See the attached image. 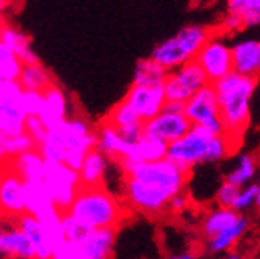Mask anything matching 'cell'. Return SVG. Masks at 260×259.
Wrapping results in <instances>:
<instances>
[{
  "label": "cell",
  "instance_id": "obj_47",
  "mask_svg": "<svg viewBox=\"0 0 260 259\" xmlns=\"http://www.w3.org/2000/svg\"><path fill=\"white\" fill-rule=\"evenodd\" d=\"M2 2H5V0H2Z\"/></svg>",
  "mask_w": 260,
  "mask_h": 259
},
{
  "label": "cell",
  "instance_id": "obj_44",
  "mask_svg": "<svg viewBox=\"0 0 260 259\" xmlns=\"http://www.w3.org/2000/svg\"><path fill=\"white\" fill-rule=\"evenodd\" d=\"M184 102H172V100H167L164 110L167 111H173V113H184Z\"/></svg>",
  "mask_w": 260,
  "mask_h": 259
},
{
  "label": "cell",
  "instance_id": "obj_17",
  "mask_svg": "<svg viewBox=\"0 0 260 259\" xmlns=\"http://www.w3.org/2000/svg\"><path fill=\"white\" fill-rule=\"evenodd\" d=\"M5 167L16 172L24 181H37L43 180L46 172V159L38 148L25 151L16 158L5 161Z\"/></svg>",
  "mask_w": 260,
  "mask_h": 259
},
{
  "label": "cell",
  "instance_id": "obj_32",
  "mask_svg": "<svg viewBox=\"0 0 260 259\" xmlns=\"http://www.w3.org/2000/svg\"><path fill=\"white\" fill-rule=\"evenodd\" d=\"M233 141H238V138L232 137L225 132L216 134L210 141V147H208L206 162H220V161H224L227 156H230V154L233 153V150H235Z\"/></svg>",
  "mask_w": 260,
  "mask_h": 259
},
{
  "label": "cell",
  "instance_id": "obj_41",
  "mask_svg": "<svg viewBox=\"0 0 260 259\" xmlns=\"http://www.w3.org/2000/svg\"><path fill=\"white\" fill-rule=\"evenodd\" d=\"M63 232H65V237H67L69 240H76L78 242L83 237L86 229L78 221H75V219L67 212H63Z\"/></svg>",
  "mask_w": 260,
  "mask_h": 259
},
{
  "label": "cell",
  "instance_id": "obj_16",
  "mask_svg": "<svg viewBox=\"0 0 260 259\" xmlns=\"http://www.w3.org/2000/svg\"><path fill=\"white\" fill-rule=\"evenodd\" d=\"M233 56V70L258 78L260 75V40L251 38V40L238 42L232 46Z\"/></svg>",
  "mask_w": 260,
  "mask_h": 259
},
{
  "label": "cell",
  "instance_id": "obj_36",
  "mask_svg": "<svg viewBox=\"0 0 260 259\" xmlns=\"http://www.w3.org/2000/svg\"><path fill=\"white\" fill-rule=\"evenodd\" d=\"M45 94L43 91H34V89H24L22 94V105L29 116H38L43 108Z\"/></svg>",
  "mask_w": 260,
  "mask_h": 259
},
{
  "label": "cell",
  "instance_id": "obj_23",
  "mask_svg": "<svg viewBox=\"0 0 260 259\" xmlns=\"http://www.w3.org/2000/svg\"><path fill=\"white\" fill-rule=\"evenodd\" d=\"M38 150L43 154L46 162H63L65 154H67V150H69V141H67V134H65L63 121L48 129L46 138L43 143L38 147Z\"/></svg>",
  "mask_w": 260,
  "mask_h": 259
},
{
  "label": "cell",
  "instance_id": "obj_20",
  "mask_svg": "<svg viewBox=\"0 0 260 259\" xmlns=\"http://www.w3.org/2000/svg\"><path fill=\"white\" fill-rule=\"evenodd\" d=\"M15 224L27 234V237L32 240L34 248H35V259H49L53 257V251H51V245L48 242L45 227L42 221L32 213H22L18 218H15Z\"/></svg>",
  "mask_w": 260,
  "mask_h": 259
},
{
  "label": "cell",
  "instance_id": "obj_30",
  "mask_svg": "<svg viewBox=\"0 0 260 259\" xmlns=\"http://www.w3.org/2000/svg\"><path fill=\"white\" fill-rule=\"evenodd\" d=\"M34 148H37V143L27 132L13 137H0V156H2L4 161L16 158L19 154L30 151Z\"/></svg>",
  "mask_w": 260,
  "mask_h": 259
},
{
  "label": "cell",
  "instance_id": "obj_25",
  "mask_svg": "<svg viewBox=\"0 0 260 259\" xmlns=\"http://www.w3.org/2000/svg\"><path fill=\"white\" fill-rule=\"evenodd\" d=\"M0 43L7 45L13 53H16L24 64L38 62V57L30 46V38L16 27H13V25H2V29H0Z\"/></svg>",
  "mask_w": 260,
  "mask_h": 259
},
{
  "label": "cell",
  "instance_id": "obj_37",
  "mask_svg": "<svg viewBox=\"0 0 260 259\" xmlns=\"http://www.w3.org/2000/svg\"><path fill=\"white\" fill-rule=\"evenodd\" d=\"M257 191H258V185H246V186H243L241 191H240V196H238V199L235 202V205H233V209L238 210L240 213L249 210L251 207L255 205Z\"/></svg>",
  "mask_w": 260,
  "mask_h": 259
},
{
  "label": "cell",
  "instance_id": "obj_7",
  "mask_svg": "<svg viewBox=\"0 0 260 259\" xmlns=\"http://www.w3.org/2000/svg\"><path fill=\"white\" fill-rule=\"evenodd\" d=\"M210 83L205 70L200 64L192 59L183 64L181 67L168 72L164 83L167 100L172 102H187L199 89Z\"/></svg>",
  "mask_w": 260,
  "mask_h": 259
},
{
  "label": "cell",
  "instance_id": "obj_12",
  "mask_svg": "<svg viewBox=\"0 0 260 259\" xmlns=\"http://www.w3.org/2000/svg\"><path fill=\"white\" fill-rule=\"evenodd\" d=\"M0 209H2V215L10 219L25 213L24 180L8 167H5L0 180Z\"/></svg>",
  "mask_w": 260,
  "mask_h": 259
},
{
  "label": "cell",
  "instance_id": "obj_21",
  "mask_svg": "<svg viewBox=\"0 0 260 259\" xmlns=\"http://www.w3.org/2000/svg\"><path fill=\"white\" fill-rule=\"evenodd\" d=\"M24 200L25 212L35 216H40L42 213L57 207L45 180L24 181Z\"/></svg>",
  "mask_w": 260,
  "mask_h": 259
},
{
  "label": "cell",
  "instance_id": "obj_11",
  "mask_svg": "<svg viewBox=\"0 0 260 259\" xmlns=\"http://www.w3.org/2000/svg\"><path fill=\"white\" fill-rule=\"evenodd\" d=\"M130 107H132L141 121H149L154 116L164 111L167 103V96L164 84L159 86H145V84H132L124 97Z\"/></svg>",
  "mask_w": 260,
  "mask_h": 259
},
{
  "label": "cell",
  "instance_id": "obj_43",
  "mask_svg": "<svg viewBox=\"0 0 260 259\" xmlns=\"http://www.w3.org/2000/svg\"><path fill=\"white\" fill-rule=\"evenodd\" d=\"M254 2L255 0H227V11H235L243 15L249 7H252Z\"/></svg>",
  "mask_w": 260,
  "mask_h": 259
},
{
  "label": "cell",
  "instance_id": "obj_19",
  "mask_svg": "<svg viewBox=\"0 0 260 259\" xmlns=\"http://www.w3.org/2000/svg\"><path fill=\"white\" fill-rule=\"evenodd\" d=\"M43 94H45L43 108L38 116H40L43 124L49 129L67 120L69 103H67V97H65L63 91L56 83H53L48 89H45Z\"/></svg>",
  "mask_w": 260,
  "mask_h": 259
},
{
  "label": "cell",
  "instance_id": "obj_42",
  "mask_svg": "<svg viewBox=\"0 0 260 259\" xmlns=\"http://www.w3.org/2000/svg\"><path fill=\"white\" fill-rule=\"evenodd\" d=\"M189 205V196L181 191L178 194H175V196L170 199V204H168V210L173 212V213H183L186 210V207Z\"/></svg>",
  "mask_w": 260,
  "mask_h": 259
},
{
  "label": "cell",
  "instance_id": "obj_9",
  "mask_svg": "<svg viewBox=\"0 0 260 259\" xmlns=\"http://www.w3.org/2000/svg\"><path fill=\"white\" fill-rule=\"evenodd\" d=\"M184 114L192 124L205 126L214 134H224V126L220 121L217 94L213 83H208L199 89L184 105Z\"/></svg>",
  "mask_w": 260,
  "mask_h": 259
},
{
  "label": "cell",
  "instance_id": "obj_35",
  "mask_svg": "<svg viewBox=\"0 0 260 259\" xmlns=\"http://www.w3.org/2000/svg\"><path fill=\"white\" fill-rule=\"evenodd\" d=\"M241 188L229 183V181L224 180V183H220V186L216 191V204L217 207H227V209H233L238 196H240Z\"/></svg>",
  "mask_w": 260,
  "mask_h": 259
},
{
  "label": "cell",
  "instance_id": "obj_46",
  "mask_svg": "<svg viewBox=\"0 0 260 259\" xmlns=\"http://www.w3.org/2000/svg\"><path fill=\"white\" fill-rule=\"evenodd\" d=\"M255 207L260 210V185H258V191H257V200H255Z\"/></svg>",
  "mask_w": 260,
  "mask_h": 259
},
{
  "label": "cell",
  "instance_id": "obj_1",
  "mask_svg": "<svg viewBox=\"0 0 260 259\" xmlns=\"http://www.w3.org/2000/svg\"><path fill=\"white\" fill-rule=\"evenodd\" d=\"M124 180V194L132 209L157 215L168 209L175 194L184 191L189 174L168 158L159 161H119Z\"/></svg>",
  "mask_w": 260,
  "mask_h": 259
},
{
  "label": "cell",
  "instance_id": "obj_33",
  "mask_svg": "<svg viewBox=\"0 0 260 259\" xmlns=\"http://www.w3.org/2000/svg\"><path fill=\"white\" fill-rule=\"evenodd\" d=\"M255 174V164H254V159L249 156V154H241L238 162H237V167L233 170H230L227 175H225V181L229 183H233L240 188L249 185V181L252 180Z\"/></svg>",
  "mask_w": 260,
  "mask_h": 259
},
{
  "label": "cell",
  "instance_id": "obj_29",
  "mask_svg": "<svg viewBox=\"0 0 260 259\" xmlns=\"http://www.w3.org/2000/svg\"><path fill=\"white\" fill-rule=\"evenodd\" d=\"M24 89H34V91H45L53 84V76L42 66L40 62L34 64H24L22 73L18 80Z\"/></svg>",
  "mask_w": 260,
  "mask_h": 259
},
{
  "label": "cell",
  "instance_id": "obj_3",
  "mask_svg": "<svg viewBox=\"0 0 260 259\" xmlns=\"http://www.w3.org/2000/svg\"><path fill=\"white\" fill-rule=\"evenodd\" d=\"M67 213L86 231L116 227L124 216L121 202L103 186H81Z\"/></svg>",
  "mask_w": 260,
  "mask_h": 259
},
{
  "label": "cell",
  "instance_id": "obj_39",
  "mask_svg": "<svg viewBox=\"0 0 260 259\" xmlns=\"http://www.w3.org/2000/svg\"><path fill=\"white\" fill-rule=\"evenodd\" d=\"M118 131L125 141H128V143H137V141L141 140L143 135H145V121H137L132 124L121 126L118 127Z\"/></svg>",
  "mask_w": 260,
  "mask_h": 259
},
{
  "label": "cell",
  "instance_id": "obj_4",
  "mask_svg": "<svg viewBox=\"0 0 260 259\" xmlns=\"http://www.w3.org/2000/svg\"><path fill=\"white\" fill-rule=\"evenodd\" d=\"M211 38V31L199 24L186 25L173 37L154 46L151 57L157 61L164 69L172 72L187 61L195 59L202 46Z\"/></svg>",
  "mask_w": 260,
  "mask_h": 259
},
{
  "label": "cell",
  "instance_id": "obj_45",
  "mask_svg": "<svg viewBox=\"0 0 260 259\" xmlns=\"http://www.w3.org/2000/svg\"><path fill=\"white\" fill-rule=\"evenodd\" d=\"M168 257H172V259H193V257H197L192 251H183V253H176V254H170Z\"/></svg>",
  "mask_w": 260,
  "mask_h": 259
},
{
  "label": "cell",
  "instance_id": "obj_26",
  "mask_svg": "<svg viewBox=\"0 0 260 259\" xmlns=\"http://www.w3.org/2000/svg\"><path fill=\"white\" fill-rule=\"evenodd\" d=\"M248 226H249L248 219L241 215V218L238 219L237 224H233L227 231L220 232V234H217L211 239H208L206 240V250L211 254H220V253H225V251L232 250L238 243V240L243 237L244 232L248 231Z\"/></svg>",
  "mask_w": 260,
  "mask_h": 259
},
{
  "label": "cell",
  "instance_id": "obj_14",
  "mask_svg": "<svg viewBox=\"0 0 260 259\" xmlns=\"http://www.w3.org/2000/svg\"><path fill=\"white\" fill-rule=\"evenodd\" d=\"M168 147H170V143L165 141L164 138L151 135V134H145L137 143H128V141H125L122 156L119 161H130V162L159 161V159L167 158Z\"/></svg>",
  "mask_w": 260,
  "mask_h": 259
},
{
  "label": "cell",
  "instance_id": "obj_8",
  "mask_svg": "<svg viewBox=\"0 0 260 259\" xmlns=\"http://www.w3.org/2000/svg\"><path fill=\"white\" fill-rule=\"evenodd\" d=\"M45 183L48 185L57 209L67 212L81 188L80 172L65 162H46Z\"/></svg>",
  "mask_w": 260,
  "mask_h": 259
},
{
  "label": "cell",
  "instance_id": "obj_34",
  "mask_svg": "<svg viewBox=\"0 0 260 259\" xmlns=\"http://www.w3.org/2000/svg\"><path fill=\"white\" fill-rule=\"evenodd\" d=\"M107 123L113 124L114 127H121V126H125V124H132V123H137V121H141L138 113L130 107V103L122 99L118 105H116L105 118Z\"/></svg>",
  "mask_w": 260,
  "mask_h": 259
},
{
  "label": "cell",
  "instance_id": "obj_2",
  "mask_svg": "<svg viewBox=\"0 0 260 259\" xmlns=\"http://www.w3.org/2000/svg\"><path fill=\"white\" fill-rule=\"evenodd\" d=\"M214 84L220 121L225 134L241 140L251 116V99L257 86V78L232 70Z\"/></svg>",
  "mask_w": 260,
  "mask_h": 259
},
{
  "label": "cell",
  "instance_id": "obj_27",
  "mask_svg": "<svg viewBox=\"0 0 260 259\" xmlns=\"http://www.w3.org/2000/svg\"><path fill=\"white\" fill-rule=\"evenodd\" d=\"M167 76H168V70L164 69L157 61H154L152 57L141 59L135 66L134 84L159 86L165 83Z\"/></svg>",
  "mask_w": 260,
  "mask_h": 259
},
{
  "label": "cell",
  "instance_id": "obj_5",
  "mask_svg": "<svg viewBox=\"0 0 260 259\" xmlns=\"http://www.w3.org/2000/svg\"><path fill=\"white\" fill-rule=\"evenodd\" d=\"M216 134L205 126L192 124L189 131L168 147L167 158L172 159L181 170L190 175L193 167L206 162V153L210 141Z\"/></svg>",
  "mask_w": 260,
  "mask_h": 259
},
{
  "label": "cell",
  "instance_id": "obj_13",
  "mask_svg": "<svg viewBox=\"0 0 260 259\" xmlns=\"http://www.w3.org/2000/svg\"><path fill=\"white\" fill-rule=\"evenodd\" d=\"M192 127V123L184 113H173V111H160L152 120L145 121V134H151L155 137L164 138L168 143L183 137L189 129Z\"/></svg>",
  "mask_w": 260,
  "mask_h": 259
},
{
  "label": "cell",
  "instance_id": "obj_24",
  "mask_svg": "<svg viewBox=\"0 0 260 259\" xmlns=\"http://www.w3.org/2000/svg\"><path fill=\"white\" fill-rule=\"evenodd\" d=\"M108 156L99 148L87 153L83 167L80 169L81 186H97L103 185V177L107 172Z\"/></svg>",
  "mask_w": 260,
  "mask_h": 259
},
{
  "label": "cell",
  "instance_id": "obj_15",
  "mask_svg": "<svg viewBox=\"0 0 260 259\" xmlns=\"http://www.w3.org/2000/svg\"><path fill=\"white\" fill-rule=\"evenodd\" d=\"M116 242V227H97L86 231L78 240L83 259H107L111 256Z\"/></svg>",
  "mask_w": 260,
  "mask_h": 259
},
{
  "label": "cell",
  "instance_id": "obj_40",
  "mask_svg": "<svg viewBox=\"0 0 260 259\" xmlns=\"http://www.w3.org/2000/svg\"><path fill=\"white\" fill-rule=\"evenodd\" d=\"M241 29H244L243 15L235 13V11H227V15L222 18V21H220V31L233 34V32L241 31Z\"/></svg>",
  "mask_w": 260,
  "mask_h": 259
},
{
  "label": "cell",
  "instance_id": "obj_38",
  "mask_svg": "<svg viewBox=\"0 0 260 259\" xmlns=\"http://www.w3.org/2000/svg\"><path fill=\"white\" fill-rule=\"evenodd\" d=\"M25 132L30 134V137L35 140L37 148H38L46 138L48 127L43 124V121L40 120V116H29L27 121H25Z\"/></svg>",
  "mask_w": 260,
  "mask_h": 259
},
{
  "label": "cell",
  "instance_id": "obj_18",
  "mask_svg": "<svg viewBox=\"0 0 260 259\" xmlns=\"http://www.w3.org/2000/svg\"><path fill=\"white\" fill-rule=\"evenodd\" d=\"M0 254L4 257L35 259V248L27 234L15 224V227L0 232Z\"/></svg>",
  "mask_w": 260,
  "mask_h": 259
},
{
  "label": "cell",
  "instance_id": "obj_31",
  "mask_svg": "<svg viewBox=\"0 0 260 259\" xmlns=\"http://www.w3.org/2000/svg\"><path fill=\"white\" fill-rule=\"evenodd\" d=\"M22 69V59L16 53H13L7 45L0 43V80L18 81Z\"/></svg>",
  "mask_w": 260,
  "mask_h": 259
},
{
  "label": "cell",
  "instance_id": "obj_10",
  "mask_svg": "<svg viewBox=\"0 0 260 259\" xmlns=\"http://www.w3.org/2000/svg\"><path fill=\"white\" fill-rule=\"evenodd\" d=\"M195 61L205 70L210 83H216L233 70L232 46H229L220 37H211L195 56Z\"/></svg>",
  "mask_w": 260,
  "mask_h": 259
},
{
  "label": "cell",
  "instance_id": "obj_6",
  "mask_svg": "<svg viewBox=\"0 0 260 259\" xmlns=\"http://www.w3.org/2000/svg\"><path fill=\"white\" fill-rule=\"evenodd\" d=\"M24 88L19 81L0 80V137L25 132L29 114L22 105Z\"/></svg>",
  "mask_w": 260,
  "mask_h": 259
},
{
  "label": "cell",
  "instance_id": "obj_22",
  "mask_svg": "<svg viewBox=\"0 0 260 259\" xmlns=\"http://www.w3.org/2000/svg\"><path fill=\"white\" fill-rule=\"evenodd\" d=\"M241 218V213L235 209H227V207H217L216 210H211L202 223V236L208 240L220 232L227 231L233 224L238 223V219Z\"/></svg>",
  "mask_w": 260,
  "mask_h": 259
},
{
  "label": "cell",
  "instance_id": "obj_28",
  "mask_svg": "<svg viewBox=\"0 0 260 259\" xmlns=\"http://www.w3.org/2000/svg\"><path fill=\"white\" fill-rule=\"evenodd\" d=\"M99 143L97 148L100 151H103L107 154L108 158L114 159V161H119L122 156V150L125 145V140L121 137L118 127H114L110 123H103L99 129Z\"/></svg>",
  "mask_w": 260,
  "mask_h": 259
}]
</instances>
